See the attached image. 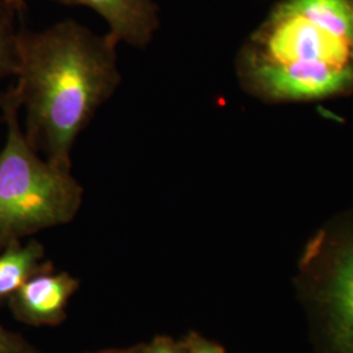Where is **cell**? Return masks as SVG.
<instances>
[{"instance_id":"cell-1","label":"cell","mask_w":353,"mask_h":353,"mask_svg":"<svg viewBox=\"0 0 353 353\" xmlns=\"http://www.w3.org/2000/svg\"><path fill=\"white\" fill-rule=\"evenodd\" d=\"M118 43L74 20L19 29L12 87L26 110V139L52 164L71 169L76 139L119 87Z\"/></svg>"},{"instance_id":"cell-2","label":"cell","mask_w":353,"mask_h":353,"mask_svg":"<svg viewBox=\"0 0 353 353\" xmlns=\"http://www.w3.org/2000/svg\"><path fill=\"white\" fill-rule=\"evenodd\" d=\"M236 71L268 103L351 94L353 0H284L241 49Z\"/></svg>"},{"instance_id":"cell-3","label":"cell","mask_w":353,"mask_h":353,"mask_svg":"<svg viewBox=\"0 0 353 353\" xmlns=\"http://www.w3.org/2000/svg\"><path fill=\"white\" fill-rule=\"evenodd\" d=\"M7 139L0 151V249L77 214L83 189L71 169L52 164L26 139L12 85L0 96Z\"/></svg>"},{"instance_id":"cell-4","label":"cell","mask_w":353,"mask_h":353,"mask_svg":"<svg viewBox=\"0 0 353 353\" xmlns=\"http://www.w3.org/2000/svg\"><path fill=\"white\" fill-rule=\"evenodd\" d=\"M293 285L314 353H353V205L303 246Z\"/></svg>"},{"instance_id":"cell-5","label":"cell","mask_w":353,"mask_h":353,"mask_svg":"<svg viewBox=\"0 0 353 353\" xmlns=\"http://www.w3.org/2000/svg\"><path fill=\"white\" fill-rule=\"evenodd\" d=\"M65 6H81L99 13L109 26V34L119 43L143 49L160 26L154 0H54Z\"/></svg>"},{"instance_id":"cell-6","label":"cell","mask_w":353,"mask_h":353,"mask_svg":"<svg viewBox=\"0 0 353 353\" xmlns=\"http://www.w3.org/2000/svg\"><path fill=\"white\" fill-rule=\"evenodd\" d=\"M75 287L67 275L32 276L13 294V313L26 323L57 321Z\"/></svg>"},{"instance_id":"cell-7","label":"cell","mask_w":353,"mask_h":353,"mask_svg":"<svg viewBox=\"0 0 353 353\" xmlns=\"http://www.w3.org/2000/svg\"><path fill=\"white\" fill-rule=\"evenodd\" d=\"M43 255L42 246L32 241L26 245L14 242L0 254V300L14 294L37 272Z\"/></svg>"},{"instance_id":"cell-8","label":"cell","mask_w":353,"mask_h":353,"mask_svg":"<svg viewBox=\"0 0 353 353\" xmlns=\"http://www.w3.org/2000/svg\"><path fill=\"white\" fill-rule=\"evenodd\" d=\"M20 12L13 4L0 0V80L16 76L19 67L17 33L14 16Z\"/></svg>"},{"instance_id":"cell-9","label":"cell","mask_w":353,"mask_h":353,"mask_svg":"<svg viewBox=\"0 0 353 353\" xmlns=\"http://www.w3.org/2000/svg\"><path fill=\"white\" fill-rule=\"evenodd\" d=\"M0 353H33L26 341L0 326Z\"/></svg>"},{"instance_id":"cell-10","label":"cell","mask_w":353,"mask_h":353,"mask_svg":"<svg viewBox=\"0 0 353 353\" xmlns=\"http://www.w3.org/2000/svg\"><path fill=\"white\" fill-rule=\"evenodd\" d=\"M188 353H225L217 344L202 339L199 336H192L189 341Z\"/></svg>"},{"instance_id":"cell-11","label":"cell","mask_w":353,"mask_h":353,"mask_svg":"<svg viewBox=\"0 0 353 353\" xmlns=\"http://www.w3.org/2000/svg\"><path fill=\"white\" fill-rule=\"evenodd\" d=\"M148 353H183V350L172 341H160L153 344Z\"/></svg>"},{"instance_id":"cell-12","label":"cell","mask_w":353,"mask_h":353,"mask_svg":"<svg viewBox=\"0 0 353 353\" xmlns=\"http://www.w3.org/2000/svg\"><path fill=\"white\" fill-rule=\"evenodd\" d=\"M4 1H8V3L13 4L20 12L26 7V0H4Z\"/></svg>"}]
</instances>
